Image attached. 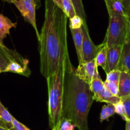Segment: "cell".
Masks as SVG:
<instances>
[{"label":"cell","mask_w":130,"mask_h":130,"mask_svg":"<svg viewBox=\"0 0 130 130\" xmlns=\"http://www.w3.org/2000/svg\"><path fill=\"white\" fill-rule=\"evenodd\" d=\"M68 17L52 0H45V20L40 33V70L45 78L55 73L61 58L68 52Z\"/></svg>","instance_id":"cell-1"},{"label":"cell","mask_w":130,"mask_h":130,"mask_svg":"<svg viewBox=\"0 0 130 130\" xmlns=\"http://www.w3.org/2000/svg\"><path fill=\"white\" fill-rule=\"evenodd\" d=\"M68 55L66 60L64 80L62 116L75 125L78 130H89L88 115L92 104L93 94L90 84L78 78Z\"/></svg>","instance_id":"cell-2"},{"label":"cell","mask_w":130,"mask_h":130,"mask_svg":"<svg viewBox=\"0 0 130 130\" xmlns=\"http://www.w3.org/2000/svg\"><path fill=\"white\" fill-rule=\"evenodd\" d=\"M69 55L66 52L61 58L54 75L47 78L48 87V112L49 126L52 130H59L63 120L62 99L64 80L66 60Z\"/></svg>","instance_id":"cell-3"},{"label":"cell","mask_w":130,"mask_h":130,"mask_svg":"<svg viewBox=\"0 0 130 130\" xmlns=\"http://www.w3.org/2000/svg\"><path fill=\"white\" fill-rule=\"evenodd\" d=\"M128 35V16L110 14L108 26L102 43L107 47L115 45H122Z\"/></svg>","instance_id":"cell-4"},{"label":"cell","mask_w":130,"mask_h":130,"mask_svg":"<svg viewBox=\"0 0 130 130\" xmlns=\"http://www.w3.org/2000/svg\"><path fill=\"white\" fill-rule=\"evenodd\" d=\"M90 88L93 94L94 101L105 102L115 105L121 101V98L117 96H113L106 89L104 82L100 77L98 71L96 72L92 81L90 83Z\"/></svg>","instance_id":"cell-5"},{"label":"cell","mask_w":130,"mask_h":130,"mask_svg":"<svg viewBox=\"0 0 130 130\" xmlns=\"http://www.w3.org/2000/svg\"><path fill=\"white\" fill-rule=\"evenodd\" d=\"M82 37H83L82 59V62H86L94 59L98 52L105 45V44L103 43L98 45H95L94 44L89 36L87 22H83L82 26Z\"/></svg>","instance_id":"cell-6"},{"label":"cell","mask_w":130,"mask_h":130,"mask_svg":"<svg viewBox=\"0 0 130 130\" xmlns=\"http://www.w3.org/2000/svg\"><path fill=\"white\" fill-rule=\"evenodd\" d=\"M13 4L21 12L25 21L32 25L35 30L38 40L40 38V32L36 22V0H17Z\"/></svg>","instance_id":"cell-7"},{"label":"cell","mask_w":130,"mask_h":130,"mask_svg":"<svg viewBox=\"0 0 130 130\" xmlns=\"http://www.w3.org/2000/svg\"><path fill=\"white\" fill-rule=\"evenodd\" d=\"M12 62H17L24 65H29V61L22 57L15 50H12L4 44H0V68L4 72L8 65Z\"/></svg>","instance_id":"cell-8"},{"label":"cell","mask_w":130,"mask_h":130,"mask_svg":"<svg viewBox=\"0 0 130 130\" xmlns=\"http://www.w3.org/2000/svg\"><path fill=\"white\" fill-rule=\"evenodd\" d=\"M98 70V67L96 63V60L86 62L78 63V66L75 68V74L82 80L90 84Z\"/></svg>","instance_id":"cell-9"},{"label":"cell","mask_w":130,"mask_h":130,"mask_svg":"<svg viewBox=\"0 0 130 130\" xmlns=\"http://www.w3.org/2000/svg\"><path fill=\"white\" fill-rule=\"evenodd\" d=\"M122 49V45H120L107 47V64L105 70H104L106 74L111 71L117 69L121 58Z\"/></svg>","instance_id":"cell-10"},{"label":"cell","mask_w":130,"mask_h":130,"mask_svg":"<svg viewBox=\"0 0 130 130\" xmlns=\"http://www.w3.org/2000/svg\"><path fill=\"white\" fill-rule=\"evenodd\" d=\"M116 70L130 74V40L128 38L122 45L121 58Z\"/></svg>","instance_id":"cell-11"},{"label":"cell","mask_w":130,"mask_h":130,"mask_svg":"<svg viewBox=\"0 0 130 130\" xmlns=\"http://www.w3.org/2000/svg\"><path fill=\"white\" fill-rule=\"evenodd\" d=\"M119 92L117 96L120 98L130 95V74L121 72L119 81Z\"/></svg>","instance_id":"cell-12"},{"label":"cell","mask_w":130,"mask_h":130,"mask_svg":"<svg viewBox=\"0 0 130 130\" xmlns=\"http://www.w3.org/2000/svg\"><path fill=\"white\" fill-rule=\"evenodd\" d=\"M16 22H13L8 17L0 13V44H3V40L8 35L12 27H15Z\"/></svg>","instance_id":"cell-13"},{"label":"cell","mask_w":130,"mask_h":130,"mask_svg":"<svg viewBox=\"0 0 130 130\" xmlns=\"http://www.w3.org/2000/svg\"><path fill=\"white\" fill-rule=\"evenodd\" d=\"M70 31L72 32V37H73V40L74 42L77 57H78V63H81L82 62V41H83L82 27L80 29H70Z\"/></svg>","instance_id":"cell-14"},{"label":"cell","mask_w":130,"mask_h":130,"mask_svg":"<svg viewBox=\"0 0 130 130\" xmlns=\"http://www.w3.org/2000/svg\"><path fill=\"white\" fill-rule=\"evenodd\" d=\"M4 72L18 73L26 77H29L31 75V71L29 68L28 65H24L17 62H10L5 70Z\"/></svg>","instance_id":"cell-15"},{"label":"cell","mask_w":130,"mask_h":130,"mask_svg":"<svg viewBox=\"0 0 130 130\" xmlns=\"http://www.w3.org/2000/svg\"><path fill=\"white\" fill-rule=\"evenodd\" d=\"M108 10V15L116 14L126 15V11L123 6L118 0H104Z\"/></svg>","instance_id":"cell-16"},{"label":"cell","mask_w":130,"mask_h":130,"mask_svg":"<svg viewBox=\"0 0 130 130\" xmlns=\"http://www.w3.org/2000/svg\"><path fill=\"white\" fill-rule=\"evenodd\" d=\"M12 119L13 116L10 113L8 110L2 104V102H0V119L7 125V127L10 130H13L12 126Z\"/></svg>","instance_id":"cell-17"},{"label":"cell","mask_w":130,"mask_h":130,"mask_svg":"<svg viewBox=\"0 0 130 130\" xmlns=\"http://www.w3.org/2000/svg\"><path fill=\"white\" fill-rule=\"evenodd\" d=\"M115 113H116V110H115L114 105L107 103V105H105L102 107L100 116V121L102 122L105 120H108V119L113 116Z\"/></svg>","instance_id":"cell-18"},{"label":"cell","mask_w":130,"mask_h":130,"mask_svg":"<svg viewBox=\"0 0 130 130\" xmlns=\"http://www.w3.org/2000/svg\"><path fill=\"white\" fill-rule=\"evenodd\" d=\"M107 45H105L103 48L101 49V51L98 52V54L96 56L95 60H96V63L97 67H101L103 69V70H105L106 64H107Z\"/></svg>","instance_id":"cell-19"},{"label":"cell","mask_w":130,"mask_h":130,"mask_svg":"<svg viewBox=\"0 0 130 130\" xmlns=\"http://www.w3.org/2000/svg\"><path fill=\"white\" fill-rule=\"evenodd\" d=\"M62 10L69 19L77 15L72 0H62Z\"/></svg>","instance_id":"cell-20"},{"label":"cell","mask_w":130,"mask_h":130,"mask_svg":"<svg viewBox=\"0 0 130 130\" xmlns=\"http://www.w3.org/2000/svg\"><path fill=\"white\" fill-rule=\"evenodd\" d=\"M72 2L74 7L76 14L79 16L83 20L84 22H86L87 17L82 0H72Z\"/></svg>","instance_id":"cell-21"},{"label":"cell","mask_w":130,"mask_h":130,"mask_svg":"<svg viewBox=\"0 0 130 130\" xmlns=\"http://www.w3.org/2000/svg\"><path fill=\"white\" fill-rule=\"evenodd\" d=\"M83 22V20L79 16L77 15H75L73 17L70 19L69 27L70 28V29H80L82 27Z\"/></svg>","instance_id":"cell-22"},{"label":"cell","mask_w":130,"mask_h":130,"mask_svg":"<svg viewBox=\"0 0 130 130\" xmlns=\"http://www.w3.org/2000/svg\"><path fill=\"white\" fill-rule=\"evenodd\" d=\"M103 82H104V86L105 87L106 89L109 91L113 96H117L119 92L118 84L114 83V82H110V81L107 80H105Z\"/></svg>","instance_id":"cell-23"},{"label":"cell","mask_w":130,"mask_h":130,"mask_svg":"<svg viewBox=\"0 0 130 130\" xmlns=\"http://www.w3.org/2000/svg\"><path fill=\"white\" fill-rule=\"evenodd\" d=\"M120 74H121V71L118 70H114L111 71V72L107 73L106 80L114 82L117 84H119Z\"/></svg>","instance_id":"cell-24"},{"label":"cell","mask_w":130,"mask_h":130,"mask_svg":"<svg viewBox=\"0 0 130 130\" xmlns=\"http://www.w3.org/2000/svg\"><path fill=\"white\" fill-rule=\"evenodd\" d=\"M115 106V110H116V113L119 114L122 117V119L124 120L125 121H127V117H126V112H125V108L122 102L121 101L117 103L116 104L114 105Z\"/></svg>","instance_id":"cell-25"},{"label":"cell","mask_w":130,"mask_h":130,"mask_svg":"<svg viewBox=\"0 0 130 130\" xmlns=\"http://www.w3.org/2000/svg\"><path fill=\"white\" fill-rule=\"evenodd\" d=\"M121 100L124 106L127 121H130V95L126 97L121 98Z\"/></svg>","instance_id":"cell-26"},{"label":"cell","mask_w":130,"mask_h":130,"mask_svg":"<svg viewBox=\"0 0 130 130\" xmlns=\"http://www.w3.org/2000/svg\"><path fill=\"white\" fill-rule=\"evenodd\" d=\"M75 127V125L73 124L69 120L63 119L59 130H74Z\"/></svg>","instance_id":"cell-27"},{"label":"cell","mask_w":130,"mask_h":130,"mask_svg":"<svg viewBox=\"0 0 130 130\" xmlns=\"http://www.w3.org/2000/svg\"><path fill=\"white\" fill-rule=\"evenodd\" d=\"M12 126H13V130H30L28 127H26L21 122L17 121L13 117L12 119Z\"/></svg>","instance_id":"cell-28"},{"label":"cell","mask_w":130,"mask_h":130,"mask_svg":"<svg viewBox=\"0 0 130 130\" xmlns=\"http://www.w3.org/2000/svg\"><path fill=\"white\" fill-rule=\"evenodd\" d=\"M118 1L122 5L126 13H128L130 10V0H118Z\"/></svg>","instance_id":"cell-29"},{"label":"cell","mask_w":130,"mask_h":130,"mask_svg":"<svg viewBox=\"0 0 130 130\" xmlns=\"http://www.w3.org/2000/svg\"><path fill=\"white\" fill-rule=\"evenodd\" d=\"M52 2L56 6L62 10V0H52Z\"/></svg>","instance_id":"cell-30"},{"label":"cell","mask_w":130,"mask_h":130,"mask_svg":"<svg viewBox=\"0 0 130 130\" xmlns=\"http://www.w3.org/2000/svg\"><path fill=\"white\" fill-rule=\"evenodd\" d=\"M0 130H10L5 124H0Z\"/></svg>","instance_id":"cell-31"},{"label":"cell","mask_w":130,"mask_h":130,"mask_svg":"<svg viewBox=\"0 0 130 130\" xmlns=\"http://www.w3.org/2000/svg\"><path fill=\"white\" fill-rule=\"evenodd\" d=\"M128 16V35H127V38L130 40V16Z\"/></svg>","instance_id":"cell-32"},{"label":"cell","mask_w":130,"mask_h":130,"mask_svg":"<svg viewBox=\"0 0 130 130\" xmlns=\"http://www.w3.org/2000/svg\"><path fill=\"white\" fill-rule=\"evenodd\" d=\"M126 130H130V121H126Z\"/></svg>","instance_id":"cell-33"},{"label":"cell","mask_w":130,"mask_h":130,"mask_svg":"<svg viewBox=\"0 0 130 130\" xmlns=\"http://www.w3.org/2000/svg\"><path fill=\"white\" fill-rule=\"evenodd\" d=\"M4 2H7V3H14L15 2L17 1V0H3Z\"/></svg>","instance_id":"cell-34"},{"label":"cell","mask_w":130,"mask_h":130,"mask_svg":"<svg viewBox=\"0 0 130 130\" xmlns=\"http://www.w3.org/2000/svg\"><path fill=\"white\" fill-rule=\"evenodd\" d=\"M127 15L130 16V10H129V12H128V13H127Z\"/></svg>","instance_id":"cell-35"},{"label":"cell","mask_w":130,"mask_h":130,"mask_svg":"<svg viewBox=\"0 0 130 130\" xmlns=\"http://www.w3.org/2000/svg\"><path fill=\"white\" fill-rule=\"evenodd\" d=\"M0 73H2V69H1V68H0Z\"/></svg>","instance_id":"cell-36"},{"label":"cell","mask_w":130,"mask_h":130,"mask_svg":"<svg viewBox=\"0 0 130 130\" xmlns=\"http://www.w3.org/2000/svg\"><path fill=\"white\" fill-rule=\"evenodd\" d=\"M36 1H37V0H36Z\"/></svg>","instance_id":"cell-37"}]
</instances>
